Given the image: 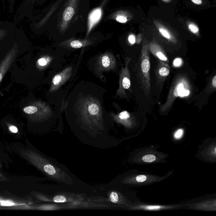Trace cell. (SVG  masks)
<instances>
[{
  "mask_svg": "<svg viewBox=\"0 0 216 216\" xmlns=\"http://www.w3.org/2000/svg\"><path fill=\"white\" fill-rule=\"evenodd\" d=\"M123 86L125 89H127L131 86V81L127 77L124 78L122 82Z\"/></svg>",
  "mask_w": 216,
  "mask_h": 216,
  "instance_id": "7402d4cb",
  "label": "cell"
},
{
  "mask_svg": "<svg viewBox=\"0 0 216 216\" xmlns=\"http://www.w3.org/2000/svg\"><path fill=\"white\" fill-rule=\"evenodd\" d=\"M159 31L161 35L164 37V38L168 39H171L170 33L165 29L163 28H160L159 29Z\"/></svg>",
  "mask_w": 216,
  "mask_h": 216,
  "instance_id": "ac0fdd59",
  "label": "cell"
},
{
  "mask_svg": "<svg viewBox=\"0 0 216 216\" xmlns=\"http://www.w3.org/2000/svg\"><path fill=\"white\" fill-rule=\"evenodd\" d=\"M90 0H54L35 17L34 31L63 35L87 29Z\"/></svg>",
  "mask_w": 216,
  "mask_h": 216,
  "instance_id": "6da1fadb",
  "label": "cell"
},
{
  "mask_svg": "<svg viewBox=\"0 0 216 216\" xmlns=\"http://www.w3.org/2000/svg\"><path fill=\"white\" fill-rule=\"evenodd\" d=\"M182 59L179 58H177L174 60V62H173V65L175 67H179L182 65Z\"/></svg>",
  "mask_w": 216,
  "mask_h": 216,
  "instance_id": "83f0119b",
  "label": "cell"
},
{
  "mask_svg": "<svg viewBox=\"0 0 216 216\" xmlns=\"http://www.w3.org/2000/svg\"><path fill=\"white\" fill-rule=\"evenodd\" d=\"M184 86L183 84L180 83L178 84L176 86V88H175V91H174V95L176 97L179 96L181 92L184 90Z\"/></svg>",
  "mask_w": 216,
  "mask_h": 216,
  "instance_id": "7c38bea8",
  "label": "cell"
},
{
  "mask_svg": "<svg viewBox=\"0 0 216 216\" xmlns=\"http://www.w3.org/2000/svg\"><path fill=\"white\" fill-rule=\"evenodd\" d=\"M53 201L55 203H65L67 201V198L63 196H57L53 198Z\"/></svg>",
  "mask_w": 216,
  "mask_h": 216,
  "instance_id": "ffe728a7",
  "label": "cell"
},
{
  "mask_svg": "<svg viewBox=\"0 0 216 216\" xmlns=\"http://www.w3.org/2000/svg\"><path fill=\"white\" fill-rule=\"evenodd\" d=\"M212 84L214 88H216V76H214L212 81Z\"/></svg>",
  "mask_w": 216,
  "mask_h": 216,
  "instance_id": "d590c367",
  "label": "cell"
},
{
  "mask_svg": "<svg viewBox=\"0 0 216 216\" xmlns=\"http://www.w3.org/2000/svg\"><path fill=\"white\" fill-rule=\"evenodd\" d=\"M190 92L189 90H186L184 89L181 93L179 95L180 97H184L185 96H188L190 94Z\"/></svg>",
  "mask_w": 216,
  "mask_h": 216,
  "instance_id": "f1b7e54d",
  "label": "cell"
},
{
  "mask_svg": "<svg viewBox=\"0 0 216 216\" xmlns=\"http://www.w3.org/2000/svg\"><path fill=\"white\" fill-rule=\"evenodd\" d=\"M162 1H164V2H169L170 0H162Z\"/></svg>",
  "mask_w": 216,
  "mask_h": 216,
  "instance_id": "74e56055",
  "label": "cell"
},
{
  "mask_svg": "<svg viewBox=\"0 0 216 216\" xmlns=\"http://www.w3.org/2000/svg\"><path fill=\"white\" fill-rule=\"evenodd\" d=\"M15 26V25L12 23H7L5 25L0 27V41L6 37L9 34L10 29Z\"/></svg>",
  "mask_w": 216,
  "mask_h": 216,
  "instance_id": "8992f818",
  "label": "cell"
},
{
  "mask_svg": "<svg viewBox=\"0 0 216 216\" xmlns=\"http://www.w3.org/2000/svg\"><path fill=\"white\" fill-rule=\"evenodd\" d=\"M6 2V4L9 13L12 14L15 11L16 0H2V3L4 10L5 9Z\"/></svg>",
  "mask_w": 216,
  "mask_h": 216,
  "instance_id": "52a82bcc",
  "label": "cell"
},
{
  "mask_svg": "<svg viewBox=\"0 0 216 216\" xmlns=\"http://www.w3.org/2000/svg\"><path fill=\"white\" fill-rule=\"evenodd\" d=\"M35 4L36 0H23L15 14V23H20L25 17H31Z\"/></svg>",
  "mask_w": 216,
  "mask_h": 216,
  "instance_id": "7a4b0ae2",
  "label": "cell"
},
{
  "mask_svg": "<svg viewBox=\"0 0 216 216\" xmlns=\"http://www.w3.org/2000/svg\"><path fill=\"white\" fill-rule=\"evenodd\" d=\"M1 199H0V202H1Z\"/></svg>",
  "mask_w": 216,
  "mask_h": 216,
  "instance_id": "ab89813d",
  "label": "cell"
},
{
  "mask_svg": "<svg viewBox=\"0 0 216 216\" xmlns=\"http://www.w3.org/2000/svg\"><path fill=\"white\" fill-rule=\"evenodd\" d=\"M87 44V42L82 41L79 40H74L70 43V45L74 49L80 48Z\"/></svg>",
  "mask_w": 216,
  "mask_h": 216,
  "instance_id": "9c48e42d",
  "label": "cell"
},
{
  "mask_svg": "<svg viewBox=\"0 0 216 216\" xmlns=\"http://www.w3.org/2000/svg\"><path fill=\"white\" fill-rule=\"evenodd\" d=\"M183 134V130L182 129L178 130L175 134V137L176 139H180L182 138Z\"/></svg>",
  "mask_w": 216,
  "mask_h": 216,
  "instance_id": "d4e9b609",
  "label": "cell"
},
{
  "mask_svg": "<svg viewBox=\"0 0 216 216\" xmlns=\"http://www.w3.org/2000/svg\"><path fill=\"white\" fill-rule=\"evenodd\" d=\"M156 55L159 59L162 61H166L167 60V58L166 56L161 52H158L156 53Z\"/></svg>",
  "mask_w": 216,
  "mask_h": 216,
  "instance_id": "4316f807",
  "label": "cell"
},
{
  "mask_svg": "<svg viewBox=\"0 0 216 216\" xmlns=\"http://www.w3.org/2000/svg\"><path fill=\"white\" fill-rule=\"evenodd\" d=\"M48 0H36V3L38 5H41L44 4Z\"/></svg>",
  "mask_w": 216,
  "mask_h": 216,
  "instance_id": "d6a6232c",
  "label": "cell"
},
{
  "mask_svg": "<svg viewBox=\"0 0 216 216\" xmlns=\"http://www.w3.org/2000/svg\"><path fill=\"white\" fill-rule=\"evenodd\" d=\"M128 40L129 42L130 43L132 44V45H133V44L135 43L136 38L134 36H133V35H131L129 36Z\"/></svg>",
  "mask_w": 216,
  "mask_h": 216,
  "instance_id": "f546056e",
  "label": "cell"
},
{
  "mask_svg": "<svg viewBox=\"0 0 216 216\" xmlns=\"http://www.w3.org/2000/svg\"><path fill=\"white\" fill-rule=\"evenodd\" d=\"M6 22L0 21V26H3V25H4L5 24H6Z\"/></svg>",
  "mask_w": 216,
  "mask_h": 216,
  "instance_id": "8d00e7d4",
  "label": "cell"
},
{
  "mask_svg": "<svg viewBox=\"0 0 216 216\" xmlns=\"http://www.w3.org/2000/svg\"><path fill=\"white\" fill-rule=\"evenodd\" d=\"M169 73H170L169 70L166 67H162V68H160L159 70V74L160 76H163V77L168 76Z\"/></svg>",
  "mask_w": 216,
  "mask_h": 216,
  "instance_id": "e0dca14e",
  "label": "cell"
},
{
  "mask_svg": "<svg viewBox=\"0 0 216 216\" xmlns=\"http://www.w3.org/2000/svg\"><path fill=\"white\" fill-rule=\"evenodd\" d=\"M147 176L145 175H141L137 176L136 178V180L137 182H145L147 180Z\"/></svg>",
  "mask_w": 216,
  "mask_h": 216,
  "instance_id": "484cf974",
  "label": "cell"
},
{
  "mask_svg": "<svg viewBox=\"0 0 216 216\" xmlns=\"http://www.w3.org/2000/svg\"><path fill=\"white\" fill-rule=\"evenodd\" d=\"M142 160L145 162H152L156 160V157L153 154H147L143 157Z\"/></svg>",
  "mask_w": 216,
  "mask_h": 216,
  "instance_id": "4fadbf2b",
  "label": "cell"
},
{
  "mask_svg": "<svg viewBox=\"0 0 216 216\" xmlns=\"http://www.w3.org/2000/svg\"><path fill=\"white\" fill-rule=\"evenodd\" d=\"M110 200L113 203H117L119 201V196L117 192H112L110 194Z\"/></svg>",
  "mask_w": 216,
  "mask_h": 216,
  "instance_id": "d6986e66",
  "label": "cell"
},
{
  "mask_svg": "<svg viewBox=\"0 0 216 216\" xmlns=\"http://www.w3.org/2000/svg\"><path fill=\"white\" fill-rule=\"evenodd\" d=\"M161 208V207H160V206H147V208H146V209H147V210H156V209H158Z\"/></svg>",
  "mask_w": 216,
  "mask_h": 216,
  "instance_id": "836d02e7",
  "label": "cell"
},
{
  "mask_svg": "<svg viewBox=\"0 0 216 216\" xmlns=\"http://www.w3.org/2000/svg\"><path fill=\"white\" fill-rule=\"evenodd\" d=\"M191 1L195 4L197 5H200L202 3V0H191Z\"/></svg>",
  "mask_w": 216,
  "mask_h": 216,
  "instance_id": "e575fe53",
  "label": "cell"
},
{
  "mask_svg": "<svg viewBox=\"0 0 216 216\" xmlns=\"http://www.w3.org/2000/svg\"><path fill=\"white\" fill-rule=\"evenodd\" d=\"M48 63V59L46 58H42L37 61L38 66L40 67H44Z\"/></svg>",
  "mask_w": 216,
  "mask_h": 216,
  "instance_id": "44dd1931",
  "label": "cell"
},
{
  "mask_svg": "<svg viewBox=\"0 0 216 216\" xmlns=\"http://www.w3.org/2000/svg\"><path fill=\"white\" fill-rule=\"evenodd\" d=\"M23 111L30 121L35 122L39 120L42 117H44L46 110L45 107L37 102L25 107L23 109Z\"/></svg>",
  "mask_w": 216,
  "mask_h": 216,
  "instance_id": "277c9868",
  "label": "cell"
},
{
  "mask_svg": "<svg viewBox=\"0 0 216 216\" xmlns=\"http://www.w3.org/2000/svg\"><path fill=\"white\" fill-rule=\"evenodd\" d=\"M107 0H104V3H105L106 2H107Z\"/></svg>",
  "mask_w": 216,
  "mask_h": 216,
  "instance_id": "f35d334b",
  "label": "cell"
},
{
  "mask_svg": "<svg viewBox=\"0 0 216 216\" xmlns=\"http://www.w3.org/2000/svg\"><path fill=\"white\" fill-rule=\"evenodd\" d=\"M21 205L18 203L15 202L13 201L9 200H1L0 202V205L2 206H17Z\"/></svg>",
  "mask_w": 216,
  "mask_h": 216,
  "instance_id": "8fae6325",
  "label": "cell"
},
{
  "mask_svg": "<svg viewBox=\"0 0 216 216\" xmlns=\"http://www.w3.org/2000/svg\"><path fill=\"white\" fill-rule=\"evenodd\" d=\"M141 68L144 74H147L149 72L150 68V63L148 59L145 58L142 60L141 64Z\"/></svg>",
  "mask_w": 216,
  "mask_h": 216,
  "instance_id": "ba28073f",
  "label": "cell"
},
{
  "mask_svg": "<svg viewBox=\"0 0 216 216\" xmlns=\"http://www.w3.org/2000/svg\"><path fill=\"white\" fill-rule=\"evenodd\" d=\"M189 29L193 33H197L199 31L198 27L193 24H190L188 25Z\"/></svg>",
  "mask_w": 216,
  "mask_h": 216,
  "instance_id": "cb8c5ba5",
  "label": "cell"
},
{
  "mask_svg": "<svg viewBox=\"0 0 216 216\" xmlns=\"http://www.w3.org/2000/svg\"><path fill=\"white\" fill-rule=\"evenodd\" d=\"M18 52V45L15 44L0 63V83L15 61Z\"/></svg>",
  "mask_w": 216,
  "mask_h": 216,
  "instance_id": "3957f363",
  "label": "cell"
},
{
  "mask_svg": "<svg viewBox=\"0 0 216 216\" xmlns=\"http://www.w3.org/2000/svg\"><path fill=\"white\" fill-rule=\"evenodd\" d=\"M9 129L13 133H17L18 132V129L14 125H10L9 126Z\"/></svg>",
  "mask_w": 216,
  "mask_h": 216,
  "instance_id": "4dcf8cb0",
  "label": "cell"
},
{
  "mask_svg": "<svg viewBox=\"0 0 216 216\" xmlns=\"http://www.w3.org/2000/svg\"><path fill=\"white\" fill-rule=\"evenodd\" d=\"M102 64L103 67L107 68L110 66L111 60L109 56L105 55L103 56L102 59Z\"/></svg>",
  "mask_w": 216,
  "mask_h": 216,
  "instance_id": "9a60e30c",
  "label": "cell"
},
{
  "mask_svg": "<svg viewBox=\"0 0 216 216\" xmlns=\"http://www.w3.org/2000/svg\"><path fill=\"white\" fill-rule=\"evenodd\" d=\"M0 166H1V164H0ZM10 181V180L8 179L7 178H6V177L4 175H3V174L1 172V171H0V181Z\"/></svg>",
  "mask_w": 216,
  "mask_h": 216,
  "instance_id": "1f68e13d",
  "label": "cell"
},
{
  "mask_svg": "<svg viewBox=\"0 0 216 216\" xmlns=\"http://www.w3.org/2000/svg\"><path fill=\"white\" fill-rule=\"evenodd\" d=\"M114 18L117 22L121 23H125L127 22V18L125 16L123 15L117 14V15L114 16Z\"/></svg>",
  "mask_w": 216,
  "mask_h": 216,
  "instance_id": "2e32d148",
  "label": "cell"
},
{
  "mask_svg": "<svg viewBox=\"0 0 216 216\" xmlns=\"http://www.w3.org/2000/svg\"><path fill=\"white\" fill-rule=\"evenodd\" d=\"M103 10L101 7L96 8L88 14L87 19V36L101 20Z\"/></svg>",
  "mask_w": 216,
  "mask_h": 216,
  "instance_id": "5b68a950",
  "label": "cell"
},
{
  "mask_svg": "<svg viewBox=\"0 0 216 216\" xmlns=\"http://www.w3.org/2000/svg\"><path fill=\"white\" fill-rule=\"evenodd\" d=\"M130 115L127 111H123L121 112L119 114V117L121 119H127L129 118Z\"/></svg>",
  "mask_w": 216,
  "mask_h": 216,
  "instance_id": "603a6c76",
  "label": "cell"
},
{
  "mask_svg": "<svg viewBox=\"0 0 216 216\" xmlns=\"http://www.w3.org/2000/svg\"><path fill=\"white\" fill-rule=\"evenodd\" d=\"M88 111L90 114L96 115L99 111V108L96 104H90L88 106Z\"/></svg>",
  "mask_w": 216,
  "mask_h": 216,
  "instance_id": "30bf717a",
  "label": "cell"
},
{
  "mask_svg": "<svg viewBox=\"0 0 216 216\" xmlns=\"http://www.w3.org/2000/svg\"><path fill=\"white\" fill-rule=\"evenodd\" d=\"M62 79H63V74H57V75H56L53 78V85L55 86L58 85L61 81H62Z\"/></svg>",
  "mask_w": 216,
  "mask_h": 216,
  "instance_id": "5bb4252c",
  "label": "cell"
}]
</instances>
